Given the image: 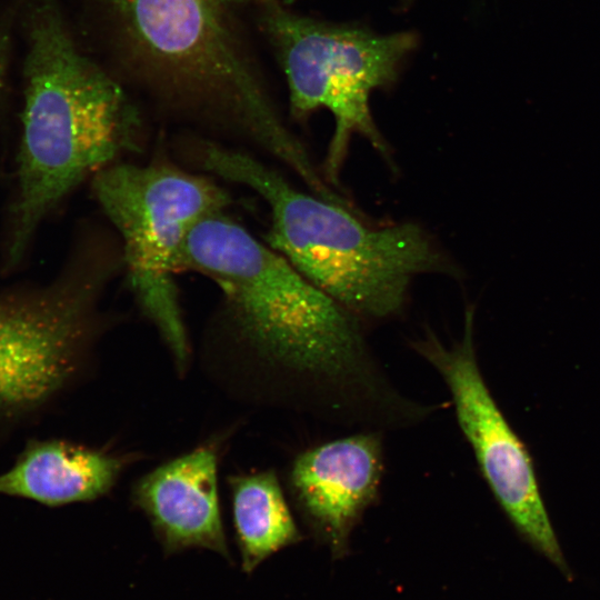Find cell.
<instances>
[{"label":"cell","mask_w":600,"mask_h":600,"mask_svg":"<svg viewBox=\"0 0 600 600\" xmlns=\"http://www.w3.org/2000/svg\"><path fill=\"white\" fill-rule=\"evenodd\" d=\"M186 270L220 289L217 333L254 400L334 421L376 390L381 366L361 320L226 211L192 229Z\"/></svg>","instance_id":"1"},{"label":"cell","mask_w":600,"mask_h":600,"mask_svg":"<svg viewBox=\"0 0 600 600\" xmlns=\"http://www.w3.org/2000/svg\"><path fill=\"white\" fill-rule=\"evenodd\" d=\"M104 41L168 114L256 147L302 182L319 171L214 0H92Z\"/></svg>","instance_id":"2"},{"label":"cell","mask_w":600,"mask_h":600,"mask_svg":"<svg viewBox=\"0 0 600 600\" xmlns=\"http://www.w3.org/2000/svg\"><path fill=\"white\" fill-rule=\"evenodd\" d=\"M28 24L8 267L21 261L42 221L83 180L144 144L138 106L77 43L58 0H37Z\"/></svg>","instance_id":"3"},{"label":"cell","mask_w":600,"mask_h":600,"mask_svg":"<svg viewBox=\"0 0 600 600\" xmlns=\"http://www.w3.org/2000/svg\"><path fill=\"white\" fill-rule=\"evenodd\" d=\"M181 157L266 202L264 242L360 320H386L404 308L414 279L451 266L419 223L372 224L351 206L308 193L252 153L200 134L178 142Z\"/></svg>","instance_id":"4"},{"label":"cell","mask_w":600,"mask_h":600,"mask_svg":"<svg viewBox=\"0 0 600 600\" xmlns=\"http://www.w3.org/2000/svg\"><path fill=\"white\" fill-rule=\"evenodd\" d=\"M91 187L119 239L133 299L183 377L192 351L176 280L181 253L192 229L226 211L230 197L214 177L164 157L116 162L98 171Z\"/></svg>","instance_id":"5"},{"label":"cell","mask_w":600,"mask_h":600,"mask_svg":"<svg viewBox=\"0 0 600 600\" xmlns=\"http://www.w3.org/2000/svg\"><path fill=\"white\" fill-rule=\"evenodd\" d=\"M121 271L118 237L94 227L49 284L0 299V418L33 411L74 381L107 328L102 299Z\"/></svg>","instance_id":"6"},{"label":"cell","mask_w":600,"mask_h":600,"mask_svg":"<svg viewBox=\"0 0 600 600\" xmlns=\"http://www.w3.org/2000/svg\"><path fill=\"white\" fill-rule=\"evenodd\" d=\"M259 27L283 72L293 118L326 109L334 130L321 172L334 189L350 141L367 139L388 158L389 149L371 112L372 93L396 83L418 46L413 31L376 32L291 11L277 0L258 4Z\"/></svg>","instance_id":"7"},{"label":"cell","mask_w":600,"mask_h":600,"mask_svg":"<svg viewBox=\"0 0 600 600\" xmlns=\"http://www.w3.org/2000/svg\"><path fill=\"white\" fill-rule=\"evenodd\" d=\"M473 336L474 307L469 304L458 341L447 346L431 329H426L423 336L410 341V347L436 369L448 387L459 428L504 514L536 550L569 574L532 458L482 377Z\"/></svg>","instance_id":"8"},{"label":"cell","mask_w":600,"mask_h":600,"mask_svg":"<svg viewBox=\"0 0 600 600\" xmlns=\"http://www.w3.org/2000/svg\"><path fill=\"white\" fill-rule=\"evenodd\" d=\"M383 432L358 430L299 452L287 471L296 508L322 539L340 551L353 527L379 496Z\"/></svg>","instance_id":"9"},{"label":"cell","mask_w":600,"mask_h":600,"mask_svg":"<svg viewBox=\"0 0 600 600\" xmlns=\"http://www.w3.org/2000/svg\"><path fill=\"white\" fill-rule=\"evenodd\" d=\"M221 443V437L208 439L133 482L131 501L167 551L197 547L228 556L219 493Z\"/></svg>","instance_id":"10"},{"label":"cell","mask_w":600,"mask_h":600,"mask_svg":"<svg viewBox=\"0 0 600 600\" xmlns=\"http://www.w3.org/2000/svg\"><path fill=\"white\" fill-rule=\"evenodd\" d=\"M138 459L67 440L34 441L0 474V494L49 507L94 501L108 496Z\"/></svg>","instance_id":"11"},{"label":"cell","mask_w":600,"mask_h":600,"mask_svg":"<svg viewBox=\"0 0 600 600\" xmlns=\"http://www.w3.org/2000/svg\"><path fill=\"white\" fill-rule=\"evenodd\" d=\"M227 482L246 571L300 540L286 493L273 469L233 473Z\"/></svg>","instance_id":"12"},{"label":"cell","mask_w":600,"mask_h":600,"mask_svg":"<svg viewBox=\"0 0 600 600\" xmlns=\"http://www.w3.org/2000/svg\"><path fill=\"white\" fill-rule=\"evenodd\" d=\"M217 3L221 4L222 7L227 8L229 6H237V4H260L264 2L266 0H214Z\"/></svg>","instance_id":"13"}]
</instances>
